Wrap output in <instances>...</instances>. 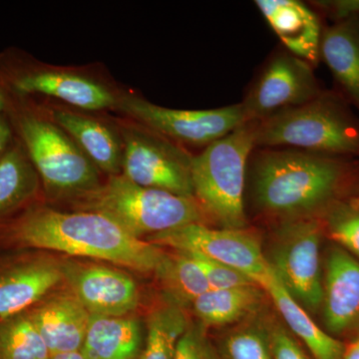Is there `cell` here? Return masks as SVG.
I'll use <instances>...</instances> for the list:
<instances>
[{"label": "cell", "mask_w": 359, "mask_h": 359, "mask_svg": "<svg viewBox=\"0 0 359 359\" xmlns=\"http://www.w3.org/2000/svg\"><path fill=\"white\" fill-rule=\"evenodd\" d=\"M0 250H50L141 273H155L166 254L102 214L60 211L42 201L0 226Z\"/></svg>", "instance_id": "obj_1"}, {"label": "cell", "mask_w": 359, "mask_h": 359, "mask_svg": "<svg viewBox=\"0 0 359 359\" xmlns=\"http://www.w3.org/2000/svg\"><path fill=\"white\" fill-rule=\"evenodd\" d=\"M347 175L340 157L297 149H266L255 155L252 194L259 209L290 219L313 218L335 201Z\"/></svg>", "instance_id": "obj_2"}, {"label": "cell", "mask_w": 359, "mask_h": 359, "mask_svg": "<svg viewBox=\"0 0 359 359\" xmlns=\"http://www.w3.org/2000/svg\"><path fill=\"white\" fill-rule=\"evenodd\" d=\"M6 90V114L39 175L45 199L70 205L98 188L100 171L69 135L32 98Z\"/></svg>", "instance_id": "obj_3"}, {"label": "cell", "mask_w": 359, "mask_h": 359, "mask_svg": "<svg viewBox=\"0 0 359 359\" xmlns=\"http://www.w3.org/2000/svg\"><path fill=\"white\" fill-rule=\"evenodd\" d=\"M70 205L78 211L102 214L141 240L188 224L203 223L205 218L195 198L137 185L122 175L108 177Z\"/></svg>", "instance_id": "obj_4"}, {"label": "cell", "mask_w": 359, "mask_h": 359, "mask_svg": "<svg viewBox=\"0 0 359 359\" xmlns=\"http://www.w3.org/2000/svg\"><path fill=\"white\" fill-rule=\"evenodd\" d=\"M256 146L334 157L359 156V121L339 97L320 93L308 103L257 122Z\"/></svg>", "instance_id": "obj_5"}, {"label": "cell", "mask_w": 359, "mask_h": 359, "mask_svg": "<svg viewBox=\"0 0 359 359\" xmlns=\"http://www.w3.org/2000/svg\"><path fill=\"white\" fill-rule=\"evenodd\" d=\"M256 122H247L193 156L194 197L224 229H245L248 159L256 147Z\"/></svg>", "instance_id": "obj_6"}, {"label": "cell", "mask_w": 359, "mask_h": 359, "mask_svg": "<svg viewBox=\"0 0 359 359\" xmlns=\"http://www.w3.org/2000/svg\"><path fill=\"white\" fill-rule=\"evenodd\" d=\"M0 81L18 95L48 97L85 112L117 110L122 93L87 71L46 65L16 49L0 54Z\"/></svg>", "instance_id": "obj_7"}, {"label": "cell", "mask_w": 359, "mask_h": 359, "mask_svg": "<svg viewBox=\"0 0 359 359\" xmlns=\"http://www.w3.org/2000/svg\"><path fill=\"white\" fill-rule=\"evenodd\" d=\"M123 141L122 176L137 185L194 197L193 155L147 127L118 122Z\"/></svg>", "instance_id": "obj_8"}, {"label": "cell", "mask_w": 359, "mask_h": 359, "mask_svg": "<svg viewBox=\"0 0 359 359\" xmlns=\"http://www.w3.org/2000/svg\"><path fill=\"white\" fill-rule=\"evenodd\" d=\"M321 226L314 218L283 222L276 231L266 262L285 290L308 311L323 301L320 266Z\"/></svg>", "instance_id": "obj_9"}, {"label": "cell", "mask_w": 359, "mask_h": 359, "mask_svg": "<svg viewBox=\"0 0 359 359\" xmlns=\"http://www.w3.org/2000/svg\"><path fill=\"white\" fill-rule=\"evenodd\" d=\"M117 110L179 145L207 147L248 122L242 103L209 110L171 109L128 92H122Z\"/></svg>", "instance_id": "obj_10"}, {"label": "cell", "mask_w": 359, "mask_h": 359, "mask_svg": "<svg viewBox=\"0 0 359 359\" xmlns=\"http://www.w3.org/2000/svg\"><path fill=\"white\" fill-rule=\"evenodd\" d=\"M145 241L158 247L201 255L242 271L256 283L271 269L259 238L245 229H212L204 223H192Z\"/></svg>", "instance_id": "obj_11"}, {"label": "cell", "mask_w": 359, "mask_h": 359, "mask_svg": "<svg viewBox=\"0 0 359 359\" xmlns=\"http://www.w3.org/2000/svg\"><path fill=\"white\" fill-rule=\"evenodd\" d=\"M63 283L90 314L126 316L140 304L136 280L126 271L74 257L60 261Z\"/></svg>", "instance_id": "obj_12"}, {"label": "cell", "mask_w": 359, "mask_h": 359, "mask_svg": "<svg viewBox=\"0 0 359 359\" xmlns=\"http://www.w3.org/2000/svg\"><path fill=\"white\" fill-rule=\"evenodd\" d=\"M320 93L311 65L282 53L269 61L242 105L247 121L257 123L308 103Z\"/></svg>", "instance_id": "obj_13"}, {"label": "cell", "mask_w": 359, "mask_h": 359, "mask_svg": "<svg viewBox=\"0 0 359 359\" xmlns=\"http://www.w3.org/2000/svg\"><path fill=\"white\" fill-rule=\"evenodd\" d=\"M63 283L60 261L33 250H0V318L28 311Z\"/></svg>", "instance_id": "obj_14"}, {"label": "cell", "mask_w": 359, "mask_h": 359, "mask_svg": "<svg viewBox=\"0 0 359 359\" xmlns=\"http://www.w3.org/2000/svg\"><path fill=\"white\" fill-rule=\"evenodd\" d=\"M47 113L69 135L100 173L108 177L121 175L123 141L118 124L72 108H54Z\"/></svg>", "instance_id": "obj_15"}, {"label": "cell", "mask_w": 359, "mask_h": 359, "mask_svg": "<svg viewBox=\"0 0 359 359\" xmlns=\"http://www.w3.org/2000/svg\"><path fill=\"white\" fill-rule=\"evenodd\" d=\"M321 308L332 334L359 327V262L340 248L330 250L325 262Z\"/></svg>", "instance_id": "obj_16"}, {"label": "cell", "mask_w": 359, "mask_h": 359, "mask_svg": "<svg viewBox=\"0 0 359 359\" xmlns=\"http://www.w3.org/2000/svg\"><path fill=\"white\" fill-rule=\"evenodd\" d=\"M27 313L50 355L81 351L90 313L69 290L52 292Z\"/></svg>", "instance_id": "obj_17"}, {"label": "cell", "mask_w": 359, "mask_h": 359, "mask_svg": "<svg viewBox=\"0 0 359 359\" xmlns=\"http://www.w3.org/2000/svg\"><path fill=\"white\" fill-rule=\"evenodd\" d=\"M256 4L290 54L318 63L323 30L311 9L297 0H257Z\"/></svg>", "instance_id": "obj_18"}, {"label": "cell", "mask_w": 359, "mask_h": 359, "mask_svg": "<svg viewBox=\"0 0 359 359\" xmlns=\"http://www.w3.org/2000/svg\"><path fill=\"white\" fill-rule=\"evenodd\" d=\"M42 184L25 149L14 136L0 156V226L41 202Z\"/></svg>", "instance_id": "obj_19"}, {"label": "cell", "mask_w": 359, "mask_h": 359, "mask_svg": "<svg viewBox=\"0 0 359 359\" xmlns=\"http://www.w3.org/2000/svg\"><path fill=\"white\" fill-rule=\"evenodd\" d=\"M146 339L138 318L90 314L81 347L86 359H139Z\"/></svg>", "instance_id": "obj_20"}, {"label": "cell", "mask_w": 359, "mask_h": 359, "mask_svg": "<svg viewBox=\"0 0 359 359\" xmlns=\"http://www.w3.org/2000/svg\"><path fill=\"white\" fill-rule=\"evenodd\" d=\"M257 283L269 295L290 332L306 344L314 358H341L344 344L314 323L308 311L285 290L271 268Z\"/></svg>", "instance_id": "obj_21"}, {"label": "cell", "mask_w": 359, "mask_h": 359, "mask_svg": "<svg viewBox=\"0 0 359 359\" xmlns=\"http://www.w3.org/2000/svg\"><path fill=\"white\" fill-rule=\"evenodd\" d=\"M320 56L359 109V18L325 28L321 35Z\"/></svg>", "instance_id": "obj_22"}, {"label": "cell", "mask_w": 359, "mask_h": 359, "mask_svg": "<svg viewBox=\"0 0 359 359\" xmlns=\"http://www.w3.org/2000/svg\"><path fill=\"white\" fill-rule=\"evenodd\" d=\"M259 285L210 290L192 304L194 313L204 327H223L255 313L263 301Z\"/></svg>", "instance_id": "obj_23"}, {"label": "cell", "mask_w": 359, "mask_h": 359, "mask_svg": "<svg viewBox=\"0 0 359 359\" xmlns=\"http://www.w3.org/2000/svg\"><path fill=\"white\" fill-rule=\"evenodd\" d=\"M173 252L165 254L154 273L165 294L176 306H189L211 287L192 257L179 250Z\"/></svg>", "instance_id": "obj_24"}, {"label": "cell", "mask_w": 359, "mask_h": 359, "mask_svg": "<svg viewBox=\"0 0 359 359\" xmlns=\"http://www.w3.org/2000/svg\"><path fill=\"white\" fill-rule=\"evenodd\" d=\"M48 348L27 311L0 318V359H48Z\"/></svg>", "instance_id": "obj_25"}, {"label": "cell", "mask_w": 359, "mask_h": 359, "mask_svg": "<svg viewBox=\"0 0 359 359\" xmlns=\"http://www.w3.org/2000/svg\"><path fill=\"white\" fill-rule=\"evenodd\" d=\"M187 327L178 309L156 311L149 320L145 346L139 359H173L177 342Z\"/></svg>", "instance_id": "obj_26"}, {"label": "cell", "mask_w": 359, "mask_h": 359, "mask_svg": "<svg viewBox=\"0 0 359 359\" xmlns=\"http://www.w3.org/2000/svg\"><path fill=\"white\" fill-rule=\"evenodd\" d=\"M221 359H273L268 327L245 325L233 330L221 341Z\"/></svg>", "instance_id": "obj_27"}, {"label": "cell", "mask_w": 359, "mask_h": 359, "mask_svg": "<svg viewBox=\"0 0 359 359\" xmlns=\"http://www.w3.org/2000/svg\"><path fill=\"white\" fill-rule=\"evenodd\" d=\"M325 212L332 240L359 257V200L334 201Z\"/></svg>", "instance_id": "obj_28"}, {"label": "cell", "mask_w": 359, "mask_h": 359, "mask_svg": "<svg viewBox=\"0 0 359 359\" xmlns=\"http://www.w3.org/2000/svg\"><path fill=\"white\" fill-rule=\"evenodd\" d=\"M186 254L192 257L196 264L199 266L211 290L231 289V287L257 285L252 278L238 269L230 268L226 264L212 261L194 252H186Z\"/></svg>", "instance_id": "obj_29"}, {"label": "cell", "mask_w": 359, "mask_h": 359, "mask_svg": "<svg viewBox=\"0 0 359 359\" xmlns=\"http://www.w3.org/2000/svg\"><path fill=\"white\" fill-rule=\"evenodd\" d=\"M173 359H221L208 339L205 327L190 325L180 337L175 348Z\"/></svg>", "instance_id": "obj_30"}, {"label": "cell", "mask_w": 359, "mask_h": 359, "mask_svg": "<svg viewBox=\"0 0 359 359\" xmlns=\"http://www.w3.org/2000/svg\"><path fill=\"white\" fill-rule=\"evenodd\" d=\"M266 327L273 359H309L299 342L283 325L273 323Z\"/></svg>", "instance_id": "obj_31"}, {"label": "cell", "mask_w": 359, "mask_h": 359, "mask_svg": "<svg viewBox=\"0 0 359 359\" xmlns=\"http://www.w3.org/2000/svg\"><path fill=\"white\" fill-rule=\"evenodd\" d=\"M316 6L327 13L334 22L359 18V0L318 1Z\"/></svg>", "instance_id": "obj_32"}, {"label": "cell", "mask_w": 359, "mask_h": 359, "mask_svg": "<svg viewBox=\"0 0 359 359\" xmlns=\"http://www.w3.org/2000/svg\"><path fill=\"white\" fill-rule=\"evenodd\" d=\"M14 139V133L11 122L6 113L0 115V156L11 145Z\"/></svg>", "instance_id": "obj_33"}, {"label": "cell", "mask_w": 359, "mask_h": 359, "mask_svg": "<svg viewBox=\"0 0 359 359\" xmlns=\"http://www.w3.org/2000/svg\"><path fill=\"white\" fill-rule=\"evenodd\" d=\"M340 359H359V337L347 348H344V354Z\"/></svg>", "instance_id": "obj_34"}, {"label": "cell", "mask_w": 359, "mask_h": 359, "mask_svg": "<svg viewBox=\"0 0 359 359\" xmlns=\"http://www.w3.org/2000/svg\"><path fill=\"white\" fill-rule=\"evenodd\" d=\"M48 359H86L81 353V351H70V353H62L51 354Z\"/></svg>", "instance_id": "obj_35"}, {"label": "cell", "mask_w": 359, "mask_h": 359, "mask_svg": "<svg viewBox=\"0 0 359 359\" xmlns=\"http://www.w3.org/2000/svg\"><path fill=\"white\" fill-rule=\"evenodd\" d=\"M7 105V90L4 84L0 81V115L6 113Z\"/></svg>", "instance_id": "obj_36"}]
</instances>
